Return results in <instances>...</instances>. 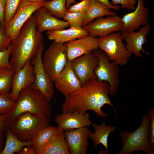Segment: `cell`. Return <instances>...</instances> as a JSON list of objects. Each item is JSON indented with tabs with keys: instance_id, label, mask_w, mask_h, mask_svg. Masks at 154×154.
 <instances>
[{
	"instance_id": "cell-1",
	"label": "cell",
	"mask_w": 154,
	"mask_h": 154,
	"mask_svg": "<svg viewBox=\"0 0 154 154\" xmlns=\"http://www.w3.org/2000/svg\"><path fill=\"white\" fill-rule=\"evenodd\" d=\"M110 91V86L107 82L91 79L65 98L62 106L63 113L77 112L84 114L87 110H91L99 116L107 117L108 115L101 110V108L107 104L112 107L117 117L116 109L109 97Z\"/></svg>"
},
{
	"instance_id": "cell-2",
	"label": "cell",
	"mask_w": 154,
	"mask_h": 154,
	"mask_svg": "<svg viewBox=\"0 0 154 154\" xmlns=\"http://www.w3.org/2000/svg\"><path fill=\"white\" fill-rule=\"evenodd\" d=\"M43 38L42 33L37 28L34 13L11 43L12 50L9 62L15 72L22 68L28 61L31 62L36 56L43 43Z\"/></svg>"
},
{
	"instance_id": "cell-3",
	"label": "cell",
	"mask_w": 154,
	"mask_h": 154,
	"mask_svg": "<svg viewBox=\"0 0 154 154\" xmlns=\"http://www.w3.org/2000/svg\"><path fill=\"white\" fill-rule=\"evenodd\" d=\"M50 102L39 90L29 88L20 92L14 106L5 114L7 121L25 112L42 115L50 119L52 115Z\"/></svg>"
},
{
	"instance_id": "cell-4",
	"label": "cell",
	"mask_w": 154,
	"mask_h": 154,
	"mask_svg": "<svg viewBox=\"0 0 154 154\" xmlns=\"http://www.w3.org/2000/svg\"><path fill=\"white\" fill-rule=\"evenodd\" d=\"M50 119L37 114L22 113L7 121V127L22 141H32L42 129L50 125Z\"/></svg>"
},
{
	"instance_id": "cell-5",
	"label": "cell",
	"mask_w": 154,
	"mask_h": 154,
	"mask_svg": "<svg viewBox=\"0 0 154 154\" xmlns=\"http://www.w3.org/2000/svg\"><path fill=\"white\" fill-rule=\"evenodd\" d=\"M150 122L149 115L145 114L142 116L140 125L135 131H122L119 134L122 147L117 154H131L141 151L147 154H154L148 138Z\"/></svg>"
},
{
	"instance_id": "cell-6",
	"label": "cell",
	"mask_w": 154,
	"mask_h": 154,
	"mask_svg": "<svg viewBox=\"0 0 154 154\" xmlns=\"http://www.w3.org/2000/svg\"><path fill=\"white\" fill-rule=\"evenodd\" d=\"M68 60L67 48L64 43L53 41L42 56L43 68L54 82L63 69Z\"/></svg>"
},
{
	"instance_id": "cell-7",
	"label": "cell",
	"mask_w": 154,
	"mask_h": 154,
	"mask_svg": "<svg viewBox=\"0 0 154 154\" xmlns=\"http://www.w3.org/2000/svg\"><path fill=\"white\" fill-rule=\"evenodd\" d=\"M123 40L121 32L98 38L99 48L107 54L111 61L122 66L127 63L132 54L126 48Z\"/></svg>"
},
{
	"instance_id": "cell-8",
	"label": "cell",
	"mask_w": 154,
	"mask_h": 154,
	"mask_svg": "<svg viewBox=\"0 0 154 154\" xmlns=\"http://www.w3.org/2000/svg\"><path fill=\"white\" fill-rule=\"evenodd\" d=\"M93 51L99 60L98 65L94 72L97 79L99 81L108 82L110 86L109 94L115 95L120 84L119 65L111 61L107 54L99 48Z\"/></svg>"
},
{
	"instance_id": "cell-9",
	"label": "cell",
	"mask_w": 154,
	"mask_h": 154,
	"mask_svg": "<svg viewBox=\"0 0 154 154\" xmlns=\"http://www.w3.org/2000/svg\"><path fill=\"white\" fill-rule=\"evenodd\" d=\"M46 1L44 0L35 1L23 0L12 19L5 27L6 35L12 40L15 38L28 19L37 9L44 5Z\"/></svg>"
},
{
	"instance_id": "cell-10",
	"label": "cell",
	"mask_w": 154,
	"mask_h": 154,
	"mask_svg": "<svg viewBox=\"0 0 154 154\" xmlns=\"http://www.w3.org/2000/svg\"><path fill=\"white\" fill-rule=\"evenodd\" d=\"M44 49L43 43L36 56L31 61L33 67L35 76L34 82L30 88L40 91L50 103L54 92L53 82L45 72L42 62V56Z\"/></svg>"
},
{
	"instance_id": "cell-11",
	"label": "cell",
	"mask_w": 154,
	"mask_h": 154,
	"mask_svg": "<svg viewBox=\"0 0 154 154\" xmlns=\"http://www.w3.org/2000/svg\"><path fill=\"white\" fill-rule=\"evenodd\" d=\"M123 25L121 17L116 15L101 17L82 27L88 35L94 37H104L120 31Z\"/></svg>"
},
{
	"instance_id": "cell-12",
	"label": "cell",
	"mask_w": 154,
	"mask_h": 154,
	"mask_svg": "<svg viewBox=\"0 0 154 154\" xmlns=\"http://www.w3.org/2000/svg\"><path fill=\"white\" fill-rule=\"evenodd\" d=\"M71 61L74 72L82 85L91 79H97L94 72L98 65L99 60L93 51L78 57Z\"/></svg>"
},
{
	"instance_id": "cell-13",
	"label": "cell",
	"mask_w": 154,
	"mask_h": 154,
	"mask_svg": "<svg viewBox=\"0 0 154 154\" xmlns=\"http://www.w3.org/2000/svg\"><path fill=\"white\" fill-rule=\"evenodd\" d=\"M92 132L87 127L64 131V137L70 154H86Z\"/></svg>"
},
{
	"instance_id": "cell-14",
	"label": "cell",
	"mask_w": 154,
	"mask_h": 154,
	"mask_svg": "<svg viewBox=\"0 0 154 154\" xmlns=\"http://www.w3.org/2000/svg\"><path fill=\"white\" fill-rule=\"evenodd\" d=\"M151 25L149 21L137 31L126 32L120 31L122 38L125 41L126 48L136 56L142 57L140 52L149 54L143 48V45L147 42V36L151 29Z\"/></svg>"
},
{
	"instance_id": "cell-15",
	"label": "cell",
	"mask_w": 154,
	"mask_h": 154,
	"mask_svg": "<svg viewBox=\"0 0 154 154\" xmlns=\"http://www.w3.org/2000/svg\"><path fill=\"white\" fill-rule=\"evenodd\" d=\"M35 80L33 67L30 61H28L22 68L15 72L13 74L11 80L12 89L9 95V98L15 102L21 91L30 88Z\"/></svg>"
},
{
	"instance_id": "cell-16",
	"label": "cell",
	"mask_w": 154,
	"mask_h": 154,
	"mask_svg": "<svg viewBox=\"0 0 154 154\" xmlns=\"http://www.w3.org/2000/svg\"><path fill=\"white\" fill-rule=\"evenodd\" d=\"M54 82L56 88L65 98L82 86L72 69L71 61L68 59L64 68Z\"/></svg>"
},
{
	"instance_id": "cell-17",
	"label": "cell",
	"mask_w": 154,
	"mask_h": 154,
	"mask_svg": "<svg viewBox=\"0 0 154 154\" xmlns=\"http://www.w3.org/2000/svg\"><path fill=\"white\" fill-rule=\"evenodd\" d=\"M137 6L135 10L121 17L123 25L120 31H135L149 21V14L148 8L144 5L145 0H137Z\"/></svg>"
},
{
	"instance_id": "cell-18",
	"label": "cell",
	"mask_w": 154,
	"mask_h": 154,
	"mask_svg": "<svg viewBox=\"0 0 154 154\" xmlns=\"http://www.w3.org/2000/svg\"><path fill=\"white\" fill-rule=\"evenodd\" d=\"M64 44L67 48V58L70 61L99 48L98 38L89 35Z\"/></svg>"
},
{
	"instance_id": "cell-19",
	"label": "cell",
	"mask_w": 154,
	"mask_h": 154,
	"mask_svg": "<svg viewBox=\"0 0 154 154\" xmlns=\"http://www.w3.org/2000/svg\"><path fill=\"white\" fill-rule=\"evenodd\" d=\"M35 14L36 27L40 32L62 30L70 27L67 22L55 17L43 6L37 9Z\"/></svg>"
},
{
	"instance_id": "cell-20",
	"label": "cell",
	"mask_w": 154,
	"mask_h": 154,
	"mask_svg": "<svg viewBox=\"0 0 154 154\" xmlns=\"http://www.w3.org/2000/svg\"><path fill=\"white\" fill-rule=\"evenodd\" d=\"M90 117V115L86 113H63L56 116L55 121L58 127L65 131L90 126L92 123Z\"/></svg>"
},
{
	"instance_id": "cell-21",
	"label": "cell",
	"mask_w": 154,
	"mask_h": 154,
	"mask_svg": "<svg viewBox=\"0 0 154 154\" xmlns=\"http://www.w3.org/2000/svg\"><path fill=\"white\" fill-rule=\"evenodd\" d=\"M64 132V130L57 127L50 140L37 154H70Z\"/></svg>"
},
{
	"instance_id": "cell-22",
	"label": "cell",
	"mask_w": 154,
	"mask_h": 154,
	"mask_svg": "<svg viewBox=\"0 0 154 154\" xmlns=\"http://www.w3.org/2000/svg\"><path fill=\"white\" fill-rule=\"evenodd\" d=\"M46 34L48 39L63 43L88 35V32L83 29L72 27L67 29L47 31Z\"/></svg>"
},
{
	"instance_id": "cell-23",
	"label": "cell",
	"mask_w": 154,
	"mask_h": 154,
	"mask_svg": "<svg viewBox=\"0 0 154 154\" xmlns=\"http://www.w3.org/2000/svg\"><path fill=\"white\" fill-rule=\"evenodd\" d=\"M106 6L96 0H91L86 13L82 27L97 18L104 16L116 15V13L112 11Z\"/></svg>"
},
{
	"instance_id": "cell-24",
	"label": "cell",
	"mask_w": 154,
	"mask_h": 154,
	"mask_svg": "<svg viewBox=\"0 0 154 154\" xmlns=\"http://www.w3.org/2000/svg\"><path fill=\"white\" fill-rule=\"evenodd\" d=\"M93 126L94 129V132H92L90 138L94 142V146L96 147L99 144H102L106 148L107 153L109 154L108 137L110 134L115 130V127L111 125L107 126L104 122H102L100 125L94 123Z\"/></svg>"
},
{
	"instance_id": "cell-25",
	"label": "cell",
	"mask_w": 154,
	"mask_h": 154,
	"mask_svg": "<svg viewBox=\"0 0 154 154\" xmlns=\"http://www.w3.org/2000/svg\"><path fill=\"white\" fill-rule=\"evenodd\" d=\"M32 145L31 141H22L7 128L5 145L1 154H13L16 153H18L24 147Z\"/></svg>"
},
{
	"instance_id": "cell-26",
	"label": "cell",
	"mask_w": 154,
	"mask_h": 154,
	"mask_svg": "<svg viewBox=\"0 0 154 154\" xmlns=\"http://www.w3.org/2000/svg\"><path fill=\"white\" fill-rule=\"evenodd\" d=\"M57 127L50 125L41 129L32 140V146L35 149L37 154L50 140Z\"/></svg>"
},
{
	"instance_id": "cell-27",
	"label": "cell",
	"mask_w": 154,
	"mask_h": 154,
	"mask_svg": "<svg viewBox=\"0 0 154 154\" xmlns=\"http://www.w3.org/2000/svg\"><path fill=\"white\" fill-rule=\"evenodd\" d=\"M15 72L12 68H0V94L9 95L12 89L11 80Z\"/></svg>"
},
{
	"instance_id": "cell-28",
	"label": "cell",
	"mask_w": 154,
	"mask_h": 154,
	"mask_svg": "<svg viewBox=\"0 0 154 154\" xmlns=\"http://www.w3.org/2000/svg\"><path fill=\"white\" fill-rule=\"evenodd\" d=\"M67 0L47 1L43 6L51 14L57 19L63 18L67 11L66 7Z\"/></svg>"
},
{
	"instance_id": "cell-29",
	"label": "cell",
	"mask_w": 154,
	"mask_h": 154,
	"mask_svg": "<svg viewBox=\"0 0 154 154\" xmlns=\"http://www.w3.org/2000/svg\"><path fill=\"white\" fill-rule=\"evenodd\" d=\"M85 16V14L77 12L67 11L63 17L70 27L78 29L82 28V24Z\"/></svg>"
},
{
	"instance_id": "cell-30",
	"label": "cell",
	"mask_w": 154,
	"mask_h": 154,
	"mask_svg": "<svg viewBox=\"0 0 154 154\" xmlns=\"http://www.w3.org/2000/svg\"><path fill=\"white\" fill-rule=\"evenodd\" d=\"M23 0H5L4 27L11 20Z\"/></svg>"
},
{
	"instance_id": "cell-31",
	"label": "cell",
	"mask_w": 154,
	"mask_h": 154,
	"mask_svg": "<svg viewBox=\"0 0 154 154\" xmlns=\"http://www.w3.org/2000/svg\"><path fill=\"white\" fill-rule=\"evenodd\" d=\"M9 95L0 94V114H6L14 107L15 102L12 100Z\"/></svg>"
},
{
	"instance_id": "cell-32",
	"label": "cell",
	"mask_w": 154,
	"mask_h": 154,
	"mask_svg": "<svg viewBox=\"0 0 154 154\" xmlns=\"http://www.w3.org/2000/svg\"><path fill=\"white\" fill-rule=\"evenodd\" d=\"M147 114L150 118L148 138L151 148L154 149V109L153 108H149Z\"/></svg>"
},
{
	"instance_id": "cell-33",
	"label": "cell",
	"mask_w": 154,
	"mask_h": 154,
	"mask_svg": "<svg viewBox=\"0 0 154 154\" xmlns=\"http://www.w3.org/2000/svg\"><path fill=\"white\" fill-rule=\"evenodd\" d=\"M12 50V45L11 43L6 50L0 51V68L4 67L12 68L9 62Z\"/></svg>"
},
{
	"instance_id": "cell-34",
	"label": "cell",
	"mask_w": 154,
	"mask_h": 154,
	"mask_svg": "<svg viewBox=\"0 0 154 154\" xmlns=\"http://www.w3.org/2000/svg\"><path fill=\"white\" fill-rule=\"evenodd\" d=\"M91 0H83L70 6L67 9L70 12H77L85 14L89 7Z\"/></svg>"
},
{
	"instance_id": "cell-35",
	"label": "cell",
	"mask_w": 154,
	"mask_h": 154,
	"mask_svg": "<svg viewBox=\"0 0 154 154\" xmlns=\"http://www.w3.org/2000/svg\"><path fill=\"white\" fill-rule=\"evenodd\" d=\"M137 2V0H111L110 3L114 5L120 4V7L122 9L133 10L135 9V5Z\"/></svg>"
},
{
	"instance_id": "cell-36",
	"label": "cell",
	"mask_w": 154,
	"mask_h": 154,
	"mask_svg": "<svg viewBox=\"0 0 154 154\" xmlns=\"http://www.w3.org/2000/svg\"><path fill=\"white\" fill-rule=\"evenodd\" d=\"M11 41V39L6 35L4 29L0 27V51L6 50Z\"/></svg>"
},
{
	"instance_id": "cell-37",
	"label": "cell",
	"mask_w": 154,
	"mask_h": 154,
	"mask_svg": "<svg viewBox=\"0 0 154 154\" xmlns=\"http://www.w3.org/2000/svg\"><path fill=\"white\" fill-rule=\"evenodd\" d=\"M5 0H0V27L4 30Z\"/></svg>"
},
{
	"instance_id": "cell-38",
	"label": "cell",
	"mask_w": 154,
	"mask_h": 154,
	"mask_svg": "<svg viewBox=\"0 0 154 154\" xmlns=\"http://www.w3.org/2000/svg\"><path fill=\"white\" fill-rule=\"evenodd\" d=\"M19 154H37L35 149L32 146H27L23 148L18 153Z\"/></svg>"
},
{
	"instance_id": "cell-39",
	"label": "cell",
	"mask_w": 154,
	"mask_h": 154,
	"mask_svg": "<svg viewBox=\"0 0 154 154\" xmlns=\"http://www.w3.org/2000/svg\"><path fill=\"white\" fill-rule=\"evenodd\" d=\"M7 126V121L5 115L0 114V131H3Z\"/></svg>"
},
{
	"instance_id": "cell-40",
	"label": "cell",
	"mask_w": 154,
	"mask_h": 154,
	"mask_svg": "<svg viewBox=\"0 0 154 154\" xmlns=\"http://www.w3.org/2000/svg\"><path fill=\"white\" fill-rule=\"evenodd\" d=\"M103 3L110 9H112L116 11L119 10L120 6L114 5L110 2L109 0H96Z\"/></svg>"
},
{
	"instance_id": "cell-41",
	"label": "cell",
	"mask_w": 154,
	"mask_h": 154,
	"mask_svg": "<svg viewBox=\"0 0 154 154\" xmlns=\"http://www.w3.org/2000/svg\"><path fill=\"white\" fill-rule=\"evenodd\" d=\"M3 131H0V154L3 149V144L4 141L3 139Z\"/></svg>"
},
{
	"instance_id": "cell-42",
	"label": "cell",
	"mask_w": 154,
	"mask_h": 154,
	"mask_svg": "<svg viewBox=\"0 0 154 154\" xmlns=\"http://www.w3.org/2000/svg\"><path fill=\"white\" fill-rule=\"evenodd\" d=\"M75 0H67L66 4V8L68 9L72 4L76 3Z\"/></svg>"
},
{
	"instance_id": "cell-43",
	"label": "cell",
	"mask_w": 154,
	"mask_h": 154,
	"mask_svg": "<svg viewBox=\"0 0 154 154\" xmlns=\"http://www.w3.org/2000/svg\"><path fill=\"white\" fill-rule=\"evenodd\" d=\"M28 0L31 1H39V0Z\"/></svg>"
}]
</instances>
